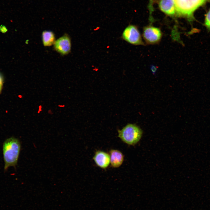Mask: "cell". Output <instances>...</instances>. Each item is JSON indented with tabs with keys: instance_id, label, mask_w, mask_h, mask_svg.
I'll return each instance as SVG.
<instances>
[{
	"instance_id": "5b68a950",
	"label": "cell",
	"mask_w": 210,
	"mask_h": 210,
	"mask_svg": "<svg viewBox=\"0 0 210 210\" xmlns=\"http://www.w3.org/2000/svg\"><path fill=\"white\" fill-rule=\"evenodd\" d=\"M162 36L161 30L159 28L149 26L143 29V36L145 42L148 44H153L160 41Z\"/></svg>"
},
{
	"instance_id": "7c38bea8",
	"label": "cell",
	"mask_w": 210,
	"mask_h": 210,
	"mask_svg": "<svg viewBox=\"0 0 210 210\" xmlns=\"http://www.w3.org/2000/svg\"><path fill=\"white\" fill-rule=\"evenodd\" d=\"M4 80L2 75L0 74V94L1 93L3 84Z\"/></svg>"
},
{
	"instance_id": "277c9868",
	"label": "cell",
	"mask_w": 210,
	"mask_h": 210,
	"mask_svg": "<svg viewBox=\"0 0 210 210\" xmlns=\"http://www.w3.org/2000/svg\"><path fill=\"white\" fill-rule=\"evenodd\" d=\"M122 38L127 42L133 45H144L140 33L137 27L130 24L124 29Z\"/></svg>"
},
{
	"instance_id": "8992f818",
	"label": "cell",
	"mask_w": 210,
	"mask_h": 210,
	"mask_svg": "<svg viewBox=\"0 0 210 210\" xmlns=\"http://www.w3.org/2000/svg\"><path fill=\"white\" fill-rule=\"evenodd\" d=\"M71 38L66 34L56 40L53 44L54 50L62 55L69 54L71 51Z\"/></svg>"
},
{
	"instance_id": "30bf717a",
	"label": "cell",
	"mask_w": 210,
	"mask_h": 210,
	"mask_svg": "<svg viewBox=\"0 0 210 210\" xmlns=\"http://www.w3.org/2000/svg\"><path fill=\"white\" fill-rule=\"evenodd\" d=\"M42 41L45 47L50 46L53 45L55 41L54 33L50 31H44L42 33Z\"/></svg>"
},
{
	"instance_id": "8fae6325",
	"label": "cell",
	"mask_w": 210,
	"mask_h": 210,
	"mask_svg": "<svg viewBox=\"0 0 210 210\" xmlns=\"http://www.w3.org/2000/svg\"><path fill=\"white\" fill-rule=\"evenodd\" d=\"M204 25L208 32H210V8L205 16Z\"/></svg>"
},
{
	"instance_id": "52a82bcc",
	"label": "cell",
	"mask_w": 210,
	"mask_h": 210,
	"mask_svg": "<svg viewBox=\"0 0 210 210\" xmlns=\"http://www.w3.org/2000/svg\"><path fill=\"white\" fill-rule=\"evenodd\" d=\"M93 159L96 164L102 169L106 168L110 163V155L102 151H97L94 155Z\"/></svg>"
},
{
	"instance_id": "3957f363",
	"label": "cell",
	"mask_w": 210,
	"mask_h": 210,
	"mask_svg": "<svg viewBox=\"0 0 210 210\" xmlns=\"http://www.w3.org/2000/svg\"><path fill=\"white\" fill-rule=\"evenodd\" d=\"M142 134L141 129L134 124H128L121 130H118V137L123 142L131 145L137 143Z\"/></svg>"
},
{
	"instance_id": "5bb4252c",
	"label": "cell",
	"mask_w": 210,
	"mask_h": 210,
	"mask_svg": "<svg viewBox=\"0 0 210 210\" xmlns=\"http://www.w3.org/2000/svg\"><path fill=\"white\" fill-rule=\"evenodd\" d=\"M155 69V68L154 67V66H153L152 67L151 69L152 70V71L153 72H155V71L156 69Z\"/></svg>"
},
{
	"instance_id": "7a4b0ae2",
	"label": "cell",
	"mask_w": 210,
	"mask_h": 210,
	"mask_svg": "<svg viewBox=\"0 0 210 210\" xmlns=\"http://www.w3.org/2000/svg\"><path fill=\"white\" fill-rule=\"evenodd\" d=\"M153 0H150L152 4ZM208 0H173L175 6L176 14L186 18L189 22L195 19L194 13L199 7Z\"/></svg>"
},
{
	"instance_id": "6da1fadb",
	"label": "cell",
	"mask_w": 210,
	"mask_h": 210,
	"mask_svg": "<svg viewBox=\"0 0 210 210\" xmlns=\"http://www.w3.org/2000/svg\"><path fill=\"white\" fill-rule=\"evenodd\" d=\"M21 148L20 141L14 137L9 138L4 141L3 144L2 150L5 171H7L9 167H15L17 164Z\"/></svg>"
},
{
	"instance_id": "4fadbf2b",
	"label": "cell",
	"mask_w": 210,
	"mask_h": 210,
	"mask_svg": "<svg viewBox=\"0 0 210 210\" xmlns=\"http://www.w3.org/2000/svg\"><path fill=\"white\" fill-rule=\"evenodd\" d=\"M0 29L1 30H2V32H4L5 30H7L6 28L4 26H0Z\"/></svg>"
},
{
	"instance_id": "9c48e42d",
	"label": "cell",
	"mask_w": 210,
	"mask_h": 210,
	"mask_svg": "<svg viewBox=\"0 0 210 210\" xmlns=\"http://www.w3.org/2000/svg\"><path fill=\"white\" fill-rule=\"evenodd\" d=\"M110 153L111 165L114 168L120 166L124 160V156L122 153L118 150L114 149L110 150Z\"/></svg>"
},
{
	"instance_id": "ba28073f",
	"label": "cell",
	"mask_w": 210,
	"mask_h": 210,
	"mask_svg": "<svg viewBox=\"0 0 210 210\" xmlns=\"http://www.w3.org/2000/svg\"><path fill=\"white\" fill-rule=\"evenodd\" d=\"M159 7L162 12L167 15L173 16L176 14L173 0H160L159 2Z\"/></svg>"
}]
</instances>
